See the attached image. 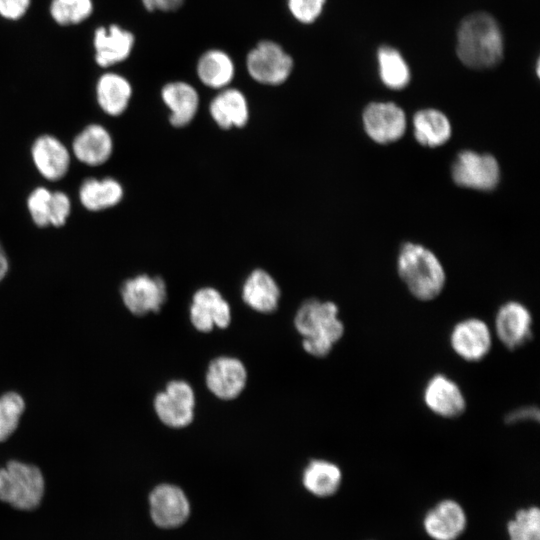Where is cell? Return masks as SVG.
Here are the masks:
<instances>
[{"mask_svg":"<svg viewBox=\"0 0 540 540\" xmlns=\"http://www.w3.org/2000/svg\"><path fill=\"white\" fill-rule=\"evenodd\" d=\"M413 131L419 144L435 148L445 144L450 139L452 126L443 112L426 108L415 113Z\"/></svg>","mask_w":540,"mask_h":540,"instance_id":"cell-25","label":"cell"},{"mask_svg":"<svg viewBox=\"0 0 540 540\" xmlns=\"http://www.w3.org/2000/svg\"><path fill=\"white\" fill-rule=\"evenodd\" d=\"M120 292L124 305L136 316L159 312L167 298L164 280L147 274L127 279Z\"/></svg>","mask_w":540,"mask_h":540,"instance_id":"cell-12","label":"cell"},{"mask_svg":"<svg viewBox=\"0 0 540 540\" xmlns=\"http://www.w3.org/2000/svg\"><path fill=\"white\" fill-rule=\"evenodd\" d=\"M184 0H142L144 7L149 11H173L179 8Z\"/></svg>","mask_w":540,"mask_h":540,"instance_id":"cell-37","label":"cell"},{"mask_svg":"<svg viewBox=\"0 0 540 540\" xmlns=\"http://www.w3.org/2000/svg\"><path fill=\"white\" fill-rule=\"evenodd\" d=\"M93 11L92 0H52L50 14L60 25L79 24Z\"/></svg>","mask_w":540,"mask_h":540,"instance_id":"cell-30","label":"cell"},{"mask_svg":"<svg viewBox=\"0 0 540 540\" xmlns=\"http://www.w3.org/2000/svg\"><path fill=\"white\" fill-rule=\"evenodd\" d=\"M71 212V200L63 191H52L50 203V226H63Z\"/></svg>","mask_w":540,"mask_h":540,"instance_id":"cell-34","label":"cell"},{"mask_svg":"<svg viewBox=\"0 0 540 540\" xmlns=\"http://www.w3.org/2000/svg\"><path fill=\"white\" fill-rule=\"evenodd\" d=\"M293 323L302 336L303 349L316 358L328 356L345 333L339 307L332 301L305 300L296 311Z\"/></svg>","mask_w":540,"mask_h":540,"instance_id":"cell-1","label":"cell"},{"mask_svg":"<svg viewBox=\"0 0 540 540\" xmlns=\"http://www.w3.org/2000/svg\"><path fill=\"white\" fill-rule=\"evenodd\" d=\"M453 181L460 187L491 191L499 183L500 166L491 154L464 150L452 164Z\"/></svg>","mask_w":540,"mask_h":540,"instance_id":"cell-5","label":"cell"},{"mask_svg":"<svg viewBox=\"0 0 540 540\" xmlns=\"http://www.w3.org/2000/svg\"><path fill=\"white\" fill-rule=\"evenodd\" d=\"M247 70L257 82L279 85L289 77L293 61L283 48L272 41H262L247 55Z\"/></svg>","mask_w":540,"mask_h":540,"instance_id":"cell-9","label":"cell"},{"mask_svg":"<svg viewBox=\"0 0 540 540\" xmlns=\"http://www.w3.org/2000/svg\"><path fill=\"white\" fill-rule=\"evenodd\" d=\"M71 148L79 162L96 167L104 164L111 157L113 140L104 126L89 124L74 137Z\"/></svg>","mask_w":540,"mask_h":540,"instance_id":"cell-18","label":"cell"},{"mask_svg":"<svg viewBox=\"0 0 540 540\" xmlns=\"http://www.w3.org/2000/svg\"><path fill=\"white\" fill-rule=\"evenodd\" d=\"M31 158L36 170L48 181L62 179L70 168V151L53 135L43 134L34 140Z\"/></svg>","mask_w":540,"mask_h":540,"instance_id":"cell-17","label":"cell"},{"mask_svg":"<svg viewBox=\"0 0 540 540\" xmlns=\"http://www.w3.org/2000/svg\"><path fill=\"white\" fill-rule=\"evenodd\" d=\"M161 97L170 110L169 121L174 127H184L195 117L199 97L190 84L182 81L168 83L162 88Z\"/></svg>","mask_w":540,"mask_h":540,"instance_id":"cell-21","label":"cell"},{"mask_svg":"<svg viewBox=\"0 0 540 540\" xmlns=\"http://www.w3.org/2000/svg\"><path fill=\"white\" fill-rule=\"evenodd\" d=\"M449 345L460 359L476 363L490 353L493 332L484 320L468 317L454 324L449 333Z\"/></svg>","mask_w":540,"mask_h":540,"instance_id":"cell-7","label":"cell"},{"mask_svg":"<svg viewBox=\"0 0 540 540\" xmlns=\"http://www.w3.org/2000/svg\"><path fill=\"white\" fill-rule=\"evenodd\" d=\"M31 0H0V16L18 20L27 12Z\"/></svg>","mask_w":540,"mask_h":540,"instance_id":"cell-35","label":"cell"},{"mask_svg":"<svg viewBox=\"0 0 540 540\" xmlns=\"http://www.w3.org/2000/svg\"><path fill=\"white\" fill-rule=\"evenodd\" d=\"M381 81L391 89L399 90L410 81L409 67L402 55L394 48L382 46L377 53Z\"/></svg>","mask_w":540,"mask_h":540,"instance_id":"cell-28","label":"cell"},{"mask_svg":"<svg viewBox=\"0 0 540 540\" xmlns=\"http://www.w3.org/2000/svg\"><path fill=\"white\" fill-rule=\"evenodd\" d=\"M341 468L326 459H312L302 473V484L305 489L317 497H330L340 488L342 483Z\"/></svg>","mask_w":540,"mask_h":540,"instance_id":"cell-23","label":"cell"},{"mask_svg":"<svg viewBox=\"0 0 540 540\" xmlns=\"http://www.w3.org/2000/svg\"><path fill=\"white\" fill-rule=\"evenodd\" d=\"M494 334L508 350H517L533 337V316L523 303L510 300L496 311Z\"/></svg>","mask_w":540,"mask_h":540,"instance_id":"cell-8","label":"cell"},{"mask_svg":"<svg viewBox=\"0 0 540 540\" xmlns=\"http://www.w3.org/2000/svg\"><path fill=\"white\" fill-rule=\"evenodd\" d=\"M189 318L201 333L211 332L215 327L225 329L231 322L230 305L217 289L202 287L192 297Z\"/></svg>","mask_w":540,"mask_h":540,"instance_id":"cell-14","label":"cell"},{"mask_svg":"<svg viewBox=\"0 0 540 540\" xmlns=\"http://www.w3.org/2000/svg\"><path fill=\"white\" fill-rule=\"evenodd\" d=\"M93 45L96 63L106 68L124 61L130 55L134 36L118 25L99 27L95 30Z\"/></svg>","mask_w":540,"mask_h":540,"instance_id":"cell-19","label":"cell"},{"mask_svg":"<svg viewBox=\"0 0 540 540\" xmlns=\"http://www.w3.org/2000/svg\"><path fill=\"white\" fill-rule=\"evenodd\" d=\"M24 409L25 403L19 394L8 392L0 397V442L15 431Z\"/></svg>","mask_w":540,"mask_h":540,"instance_id":"cell-31","label":"cell"},{"mask_svg":"<svg viewBox=\"0 0 540 540\" xmlns=\"http://www.w3.org/2000/svg\"><path fill=\"white\" fill-rule=\"evenodd\" d=\"M540 412L537 406L529 405L516 408L508 412L504 417L507 425L517 424L525 421H539Z\"/></svg>","mask_w":540,"mask_h":540,"instance_id":"cell-36","label":"cell"},{"mask_svg":"<svg viewBox=\"0 0 540 540\" xmlns=\"http://www.w3.org/2000/svg\"><path fill=\"white\" fill-rule=\"evenodd\" d=\"M362 121L366 134L378 144L399 140L407 127L405 112L393 102L369 103L363 111Z\"/></svg>","mask_w":540,"mask_h":540,"instance_id":"cell-11","label":"cell"},{"mask_svg":"<svg viewBox=\"0 0 540 540\" xmlns=\"http://www.w3.org/2000/svg\"><path fill=\"white\" fill-rule=\"evenodd\" d=\"M44 490L43 475L34 465L10 461L0 469V500L16 509H35Z\"/></svg>","mask_w":540,"mask_h":540,"instance_id":"cell-4","label":"cell"},{"mask_svg":"<svg viewBox=\"0 0 540 540\" xmlns=\"http://www.w3.org/2000/svg\"><path fill=\"white\" fill-rule=\"evenodd\" d=\"M150 516L164 529L183 525L190 515V503L184 491L170 483L157 485L149 495Z\"/></svg>","mask_w":540,"mask_h":540,"instance_id":"cell-13","label":"cell"},{"mask_svg":"<svg viewBox=\"0 0 540 540\" xmlns=\"http://www.w3.org/2000/svg\"><path fill=\"white\" fill-rule=\"evenodd\" d=\"M205 382L208 390L217 398L233 400L246 386L247 370L238 358L219 356L210 361Z\"/></svg>","mask_w":540,"mask_h":540,"instance_id":"cell-15","label":"cell"},{"mask_svg":"<svg viewBox=\"0 0 540 540\" xmlns=\"http://www.w3.org/2000/svg\"><path fill=\"white\" fill-rule=\"evenodd\" d=\"M467 526L465 510L457 501L444 499L430 508L423 518V528L433 540H456Z\"/></svg>","mask_w":540,"mask_h":540,"instance_id":"cell-16","label":"cell"},{"mask_svg":"<svg viewBox=\"0 0 540 540\" xmlns=\"http://www.w3.org/2000/svg\"><path fill=\"white\" fill-rule=\"evenodd\" d=\"M124 190L119 181L106 177L88 178L79 187V201L91 212L102 211L116 206L123 198Z\"/></svg>","mask_w":540,"mask_h":540,"instance_id":"cell-24","label":"cell"},{"mask_svg":"<svg viewBox=\"0 0 540 540\" xmlns=\"http://www.w3.org/2000/svg\"><path fill=\"white\" fill-rule=\"evenodd\" d=\"M52 191L46 187H37L33 189L27 198V208L33 223L45 228L50 226V203Z\"/></svg>","mask_w":540,"mask_h":540,"instance_id":"cell-32","label":"cell"},{"mask_svg":"<svg viewBox=\"0 0 540 540\" xmlns=\"http://www.w3.org/2000/svg\"><path fill=\"white\" fill-rule=\"evenodd\" d=\"M397 271L410 294L431 301L443 291L446 274L438 257L421 244L406 242L400 249Z\"/></svg>","mask_w":540,"mask_h":540,"instance_id":"cell-3","label":"cell"},{"mask_svg":"<svg viewBox=\"0 0 540 540\" xmlns=\"http://www.w3.org/2000/svg\"><path fill=\"white\" fill-rule=\"evenodd\" d=\"M9 270L8 257L0 243V282L5 278Z\"/></svg>","mask_w":540,"mask_h":540,"instance_id":"cell-38","label":"cell"},{"mask_svg":"<svg viewBox=\"0 0 540 540\" xmlns=\"http://www.w3.org/2000/svg\"><path fill=\"white\" fill-rule=\"evenodd\" d=\"M132 96L129 81L116 73H105L97 81L96 99L102 111L119 116L127 109Z\"/></svg>","mask_w":540,"mask_h":540,"instance_id":"cell-26","label":"cell"},{"mask_svg":"<svg viewBox=\"0 0 540 540\" xmlns=\"http://www.w3.org/2000/svg\"><path fill=\"white\" fill-rule=\"evenodd\" d=\"M509 540H540V510L530 506L516 511L507 523Z\"/></svg>","mask_w":540,"mask_h":540,"instance_id":"cell-29","label":"cell"},{"mask_svg":"<svg viewBox=\"0 0 540 540\" xmlns=\"http://www.w3.org/2000/svg\"><path fill=\"white\" fill-rule=\"evenodd\" d=\"M326 0H288L291 14L299 22L308 24L314 22L321 14Z\"/></svg>","mask_w":540,"mask_h":540,"instance_id":"cell-33","label":"cell"},{"mask_svg":"<svg viewBox=\"0 0 540 540\" xmlns=\"http://www.w3.org/2000/svg\"><path fill=\"white\" fill-rule=\"evenodd\" d=\"M241 296L244 303L254 311L269 314L278 307L280 289L268 272L255 269L246 278Z\"/></svg>","mask_w":540,"mask_h":540,"instance_id":"cell-20","label":"cell"},{"mask_svg":"<svg viewBox=\"0 0 540 540\" xmlns=\"http://www.w3.org/2000/svg\"><path fill=\"white\" fill-rule=\"evenodd\" d=\"M503 36L496 20L477 12L467 16L457 34V55L463 64L474 69L490 68L503 57Z\"/></svg>","mask_w":540,"mask_h":540,"instance_id":"cell-2","label":"cell"},{"mask_svg":"<svg viewBox=\"0 0 540 540\" xmlns=\"http://www.w3.org/2000/svg\"><path fill=\"white\" fill-rule=\"evenodd\" d=\"M197 74L204 85L222 89L233 79L234 65L225 52L210 50L200 57L197 64Z\"/></svg>","mask_w":540,"mask_h":540,"instance_id":"cell-27","label":"cell"},{"mask_svg":"<svg viewBox=\"0 0 540 540\" xmlns=\"http://www.w3.org/2000/svg\"><path fill=\"white\" fill-rule=\"evenodd\" d=\"M422 399L430 412L444 419L459 418L467 409L461 387L444 373H435L427 380Z\"/></svg>","mask_w":540,"mask_h":540,"instance_id":"cell-10","label":"cell"},{"mask_svg":"<svg viewBox=\"0 0 540 540\" xmlns=\"http://www.w3.org/2000/svg\"><path fill=\"white\" fill-rule=\"evenodd\" d=\"M153 403L159 420L170 428L187 427L194 419L195 393L184 380L168 382L165 389L156 394Z\"/></svg>","mask_w":540,"mask_h":540,"instance_id":"cell-6","label":"cell"},{"mask_svg":"<svg viewBox=\"0 0 540 540\" xmlns=\"http://www.w3.org/2000/svg\"><path fill=\"white\" fill-rule=\"evenodd\" d=\"M209 112L216 124L223 129L243 127L249 118L248 103L238 89L222 90L210 103Z\"/></svg>","mask_w":540,"mask_h":540,"instance_id":"cell-22","label":"cell"}]
</instances>
